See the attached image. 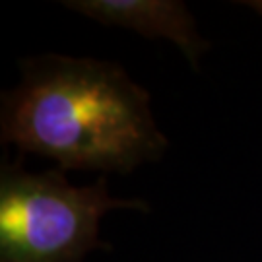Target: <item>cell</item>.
<instances>
[{"label": "cell", "mask_w": 262, "mask_h": 262, "mask_svg": "<svg viewBox=\"0 0 262 262\" xmlns=\"http://www.w3.org/2000/svg\"><path fill=\"white\" fill-rule=\"evenodd\" d=\"M19 85L2 92V144L55 159L62 171L119 175L167 150L148 90L121 64L47 53L19 60Z\"/></svg>", "instance_id": "6da1fadb"}, {"label": "cell", "mask_w": 262, "mask_h": 262, "mask_svg": "<svg viewBox=\"0 0 262 262\" xmlns=\"http://www.w3.org/2000/svg\"><path fill=\"white\" fill-rule=\"evenodd\" d=\"M113 210L151 212L142 198H115L107 179L74 187L60 167L29 173L21 161L0 167V262H84L111 251L99 235Z\"/></svg>", "instance_id": "7a4b0ae2"}, {"label": "cell", "mask_w": 262, "mask_h": 262, "mask_svg": "<svg viewBox=\"0 0 262 262\" xmlns=\"http://www.w3.org/2000/svg\"><path fill=\"white\" fill-rule=\"evenodd\" d=\"M72 12L84 14L101 26L132 29L148 39L175 43L190 66L198 70L210 43L198 33L196 19L185 2L177 0H72L62 2Z\"/></svg>", "instance_id": "3957f363"}]
</instances>
